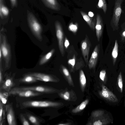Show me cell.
I'll list each match as a JSON object with an SVG mask.
<instances>
[{
  "mask_svg": "<svg viewBox=\"0 0 125 125\" xmlns=\"http://www.w3.org/2000/svg\"><path fill=\"white\" fill-rule=\"evenodd\" d=\"M23 108L28 107H57L59 103L48 101H27L22 104Z\"/></svg>",
  "mask_w": 125,
  "mask_h": 125,
  "instance_id": "obj_1",
  "label": "cell"
},
{
  "mask_svg": "<svg viewBox=\"0 0 125 125\" xmlns=\"http://www.w3.org/2000/svg\"><path fill=\"white\" fill-rule=\"evenodd\" d=\"M28 21L30 28L33 34L39 40L41 41L42 40V29L41 25L31 14L28 15Z\"/></svg>",
  "mask_w": 125,
  "mask_h": 125,
  "instance_id": "obj_2",
  "label": "cell"
},
{
  "mask_svg": "<svg viewBox=\"0 0 125 125\" xmlns=\"http://www.w3.org/2000/svg\"><path fill=\"white\" fill-rule=\"evenodd\" d=\"M11 89L18 90H30L44 94L52 93L55 92V91L54 89L51 87L42 85L16 87L12 88Z\"/></svg>",
  "mask_w": 125,
  "mask_h": 125,
  "instance_id": "obj_3",
  "label": "cell"
},
{
  "mask_svg": "<svg viewBox=\"0 0 125 125\" xmlns=\"http://www.w3.org/2000/svg\"><path fill=\"white\" fill-rule=\"evenodd\" d=\"M0 48L4 58L6 68L9 67L11 58V52L10 46L7 42L6 36H2V40L0 41Z\"/></svg>",
  "mask_w": 125,
  "mask_h": 125,
  "instance_id": "obj_4",
  "label": "cell"
},
{
  "mask_svg": "<svg viewBox=\"0 0 125 125\" xmlns=\"http://www.w3.org/2000/svg\"><path fill=\"white\" fill-rule=\"evenodd\" d=\"M55 28L59 49L61 54L63 56L64 53V34L62 27L58 22L55 23Z\"/></svg>",
  "mask_w": 125,
  "mask_h": 125,
  "instance_id": "obj_5",
  "label": "cell"
},
{
  "mask_svg": "<svg viewBox=\"0 0 125 125\" xmlns=\"http://www.w3.org/2000/svg\"><path fill=\"white\" fill-rule=\"evenodd\" d=\"M43 94L30 90H18L12 89L9 92V95H15L25 97L36 96L42 95Z\"/></svg>",
  "mask_w": 125,
  "mask_h": 125,
  "instance_id": "obj_6",
  "label": "cell"
},
{
  "mask_svg": "<svg viewBox=\"0 0 125 125\" xmlns=\"http://www.w3.org/2000/svg\"><path fill=\"white\" fill-rule=\"evenodd\" d=\"M123 0H116L115 2L112 21L116 27L118 26L122 12L121 4Z\"/></svg>",
  "mask_w": 125,
  "mask_h": 125,
  "instance_id": "obj_7",
  "label": "cell"
},
{
  "mask_svg": "<svg viewBox=\"0 0 125 125\" xmlns=\"http://www.w3.org/2000/svg\"><path fill=\"white\" fill-rule=\"evenodd\" d=\"M102 90L99 93L102 97L110 102H116L118 101L116 96L106 87L102 84Z\"/></svg>",
  "mask_w": 125,
  "mask_h": 125,
  "instance_id": "obj_8",
  "label": "cell"
},
{
  "mask_svg": "<svg viewBox=\"0 0 125 125\" xmlns=\"http://www.w3.org/2000/svg\"><path fill=\"white\" fill-rule=\"evenodd\" d=\"M91 42L87 36L82 41L81 44V49L84 60L86 63L88 62L89 55L91 47Z\"/></svg>",
  "mask_w": 125,
  "mask_h": 125,
  "instance_id": "obj_9",
  "label": "cell"
},
{
  "mask_svg": "<svg viewBox=\"0 0 125 125\" xmlns=\"http://www.w3.org/2000/svg\"><path fill=\"white\" fill-rule=\"evenodd\" d=\"M7 122L9 125H17L15 113L12 106L8 104L5 106Z\"/></svg>",
  "mask_w": 125,
  "mask_h": 125,
  "instance_id": "obj_10",
  "label": "cell"
},
{
  "mask_svg": "<svg viewBox=\"0 0 125 125\" xmlns=\"http://www.w3.org/2000/svg\"><path fill=\"white\" fill-rule=\"evenodd\" d=\"M33 76L38 80L45 82H54L56 80L52 75L40 73H32L26 74Z\"/></svg>",
  "mask_w": 125,
  "mask_h": 125,
  "instance_id": "obj_11",
  "label": "cell"
},
{
  "mask_svg": "<svg viewBox=\"0 0 125 125\" xmlns=\"http://www.w3.org/2000/svg\"><path fill=\"white\" fill-rule=\"evenodd\" d=\"M100 49V45L98 44L95 47L89 61L88 66L90 69L94 68L97 63Z\"/></svg>",
  "mask_w": 125,
  "mask_h": 125,
  "instance_id": "obj_12",
  "label": "cell"
},
{
  "mask_svg": "<svg viewBox=\"0 0 125 125\" xmlns=\"http://www.w3.org/2000/svg\"><path fill=\"white\" fill-rule=\"evenodd\" d=\"M15 84L12 78L7 76L3 83L0 85V90L9 92Z\"/></svg>",
  "mask_w": 125,
  "mask_h": 125,
  "instance_id": "obj_13",
  "label": "cell"
},
{
  "mask_svg": "<svg viewBox=\"0 0 125 125\" xmlns=\"http://www.w3.org/2000/svg\"><path fill=\"white\" fill-rule=\"evenodd\" d=\"M96 20V23L95 28L96 36L98 41L99 42L102 34L103 25L102 19L99 15H97V16Z\"/></svg>",
  "mask_w": 125,
  "mask_h": 125,
  "instance_id": "obj_14",
  "label": "cell"
},
{
  "mask_svg": "<svg viewBox=\"0 0 125 125\" xmlns=\"http://www.w3.org/2000/svg\"><path fill=\"white\" fill-rule=\"evenodd\" d=\"M25 114L29 121L32 124L41 125L42 120L38 117L29 112H26Z\"/></svg>",
  "mask_w": 125,
  "mask_h": 125,
  "instance_id": "obj_15",
  "label": "cell"
},
{
  "mask_svg": "<svg viewBox=\"0 0 125 125\" xmlns=\"http://www.w3.org/2000/svg\"><path fill=\"white\" fill-rule=\"evenodd\" d=\"M55 51V49H53L46 54L42 56L40 60L39 65H43L48 62L52 56Z\"/></svg>",
  "mask_w": 125,
  "mask_h": 125,
  "instance_id": "obj_16",
  "label": "cell"
},
{
  "mask_svg": "<svg viewBox=\"0 0 125 125\" xmlns=\"http://www.w3.org/2000/svg\"><path fill=\"white\" fill-rule=\"evenodd\" d=\"M38 81L33 76L26 74L20 79L19 81L21 83H31L37 82Z\"/></svg>",
  "mask_w": 125,
  "mask_h": 125,
  "instance_id": "obj_17",
  "label": "cell"
},
{
  "mask_svg": "<svg viewBox=\"0 0 125 125\" xmlns=\"http://www.w3.org/2000/svg\"><path fill=\"white\" fill-rule=\"evenodd\" d=\"M118 44L117 41L116 40L115 41V45L112 53L113 64L114 65H115L116 62L117 58L118 56Z\"/></svg>",
  "mask_w": 125,
  "mask_h": 125,
  "instance_id": "obj_18",
  "label": "cell"
},
{
  "mask_svg": "<svg viewBox=\"0 0 125 125\" xmlns=\"http://www.w3.org/2000/svg\"><path fill=\"white\" fill-rule=\"evenodd\" d=\"M88 102L89 100L86 99L76 108L73 109L72 110V112L73 113H76L83 110L85 107Z\"/></svg>",
  "mask_w": 125,
  "mask_h": 125,
  "instance_id": "obj_19",
  "label": "cell"
},
{
  "mask_svg": "<svg viewBox=\"0 0 125 125\" xmlns=\"http://www.w3.org/2000/svg\"><path fill=\"white\" fill-rule=\"evenodd\" d=\"M84 20L86 22L90 28L93 29H95V24L89 16L84 13L81 12Z\"/></svg>",
  "mask_w": 125,
  "mask_h": 125,
  "instance_id": "obj_20",
  "label": "cell"
},
{
  "mask_svg": "<svg viewBox=\"0 0 125 125\" xmlns=\"http://www.w3.org/2000/svg\"><path fill=\"white\" fill-rule=\"evenodd\" d=\"M79 79L80 83L82 90H83L86 84V79L83 71L81 70L80 72Z\"/></svg>",
  "mask_w": 125,
  "mask_h": 125,
  "instance_id": "obj_21",
  "label": "cell"
},
{
  "mask_svg": "<svg viewBox=\"0 0 125 125\" xmlns=\"http://www.w3.org/2000/svg\"><path fill=\"white\" fill-rule=\"evenodd\" d=\"M8 96H9V92L0 90V101L3 104H5L6 103Z\"/></svg>",
  "mask_w": 125,
  "mask_h": 125,
  "instance_id": "obj_22",
  "label": "cell"
},
{
  "mask_svg": "<svg viewBox=\"0 0 125 125\" xmlns=\"http://www.w3.org/2000/svg\"><path fill=\"white\" fill-rule=\"evenodd\" d=\"M98 6L99 8L102 9L105 13L107 9V6L105 0H99Z\"/></svg>",
  "mask_w": 125,
  "mask_h": 125,
  "instance_id": "obj_23",
  "label": "cell"
},
{
  "mask_svg": "<svg viewBox=\"0 0 125 125\" xmlns=\"http://www.w3.org/2000/svg\"><path fill=\"white\" fill-rule=\"evenodd\" d=\"M62 70L63 74L67 79L68 81L70 83H71L72 82V79L68 70L66 68L63 66L62 67Z\"/></svg>",
  "mask_w": 125,
  "mask_h": 125,
  "instance_id": "obj_24",
  "label": "cell"
},
{
  "mask_svg": "<svg viewBox=\"0 0 125 125\" xmlns=\"http://www.w3.org/2000/svg\"><path fill=\"white\" fill-rule=\"evenodd\" d=\"M117 83L120 91L121 93H122L123 89V82L121 72H120L117 78Z\"/></svg>",
  "mask_w": 125,
  "mask_h": 125,
  "instance_id": "obj_25",
  "label": "cell"
},
{
  "mask_svg": "<svg viewBox=\"0 0 125 125\" xmlns=\"http://www.w3.org/2000/svg\"><path fill=\"white\" fill-rule=\"evenodd\" d=\"M20 117L21 122L23 125H30L28 121L25 116L22 114L20 115Z\"/></svg>",
  "mask_w": 125,
  "mask_h": 125,
  "instance_id": "obj_26",
  "label": "cell"
},
{
  "mask_svg": "<svg viewBox=\"0 0 125 125\" xmlns=\"http://www.w3.org/2000/svg\"><path fill=\"white\" fill-rule=\"evenodd\" d=\"M0 13L5 16H7L8 15L9 11L8 8L6 6L3 5H0Z\"/></svg>",
  "mask_w": 125,
  "mask_h": 125,
  "instance_id": "obj_27",
  "label": "cell"
},
{
  "mask_svg": "<svg viewBox=\"0 0 125 125\" xmlns=\"http://www.w3.org/2000/svg\"><path fill=\"white\" fill-rule=\"evenodd\" d=\"M78 26L77 24H74L71 23L68 27V29L69 31L74 33L76 32L78 30Z\"/></svg>",
  "mask_w": 125,
  "mask_h": 125,
  "instance_id": "obj_28",
  "label": "cell"
},
{
  "mask_svg": "<svg viewBox=\"0 0 125 125\" xmlns=\"http://www.w3.org/2000/svg\"><path fill=\"white\" fill-rule=\"evenodd\" d=\"M104 112L101 110H96L93 112L91 115L94 117H98L104 114Z\"/></svg>",
  "mask_w": 125,
  "mask_h": 125,
  "instance_id": "obj_29",
  "label": "cell"
},
{
  "mask_svg": "<svg viewBox=\"0 0 125 125\" xmlns=\"http://www.w3.org/2000/svg\"><path fill=\"white\" fill-rule=\"evenodd\" d=\"M109 122L107 120H98L95 121L93 123V125H102L107 124Z\"/></svg>",
  "mask_w": 125,
  "mask_h": 125,
  "instance_id": "obj_30",
  "label": "cell"
},
{
  "mask_svg": "<svg viewBox=\"0 0 125 125\" xmlns=\"http://www.w3.org/2000/svg\"><path fill=\"white\" fill-rule=\"evenodd\" d=\"M4 108L5 107H4V104L0 101V123L2 120Z\"/></svg>",
  "mask_w": 125,
  "mask_h": 125,
  "instance_id": "obj_31",
  "label": "cell"
},
{
  "mask_svg": "<svg viewBox=\"0 0 125 125\" xmlns=\"http://www.w3.org/2000/svg\"><path fill=\"white\" fill-rule=\"evenodd\" d=\"M106 76V72L105 70H103L100 72L99 77L100 79L103 82H104Z\"/></svg>",
  "mask_w": 125,
  "mask_h": 125,
  "instance_id": "obj_32",
  "label": "cell"
},
{
  "mask_svg": "<svg viewBox=\"0 0 125 125\" xmlns=\"http://www.w3.org/2000/svg\"><path fill=\"white\" fill-rule=\"evenodd\" d=\"M75 57L74 55L73 58L69 59L68 63V64L72 66L73 68L75 63Z\"/></svg>",
  "mask_w": 125,
  "mask_h": 125,
  "instance_id": "obj_33",
  "label": "cell"
},
{
  "mask_svg": "<svg viewBox=\"0 0 125 125\" xmlns=\"http://www.w3.org/2000/svg\"><path fill=\"white\" fill-rule=\"evenodd\" d=\"M6 112L5 108L4 110L2 120L1 122L0 123V125H4L5 123V121L6 116Z\"/></svg>",
  "mask_w": 125,
  "mask_h": 125,
  "instance_id": "obj_34",
  "label": "cell"
},
{
  "mask_svg": "<svg viewBox=\"0 0 125 125\" xmlns=\"http://www.w3.org/2000/svg\"><path fill=\"white\" fill-rule=\"evenodd\" d=\"M62 96L65 100H68L70 98L69 93L68 92H66L63 94Z\"/></svg>",
  "mask_w": 125,
  "mask_h": 125,
  "instance_id": "obj_35",
  "label": "cell"
},
{
  "mask_svg": "<svg viewBox=\"0 0 125 125\" xmlns=\"http://www.w3.org/2000/svg\"><path fill=\"white\" fill-rule=\"evenodd\" d=\"M64 45L66 49L67 48L69 45V41L66 37H65V38Z\"/></svg>",
  "mask_w": 125,
  "mask_h": 125,
  "instance_id": "obj_36",
  "label": "cell"
},
{
  "mask_svg": "<svg viewBox=\"0 0 125 125\" xmlns=\"http://www.w3.org/2000/svg\"><path fill=\"white\" fill-rule=\"evenodd\" d=\"M2 70L1 66L0 70V85H1L3 82L4 80H3Z\"/></svg>",
  "mask_w": 125,
  "mask_h": 125,
  "instance_id": "obj_37",
  "label": "cell"
},
{
  "mask_svg": "<svg viewBox=\"0 0 125 125\" xmlns=\"http://www.w3.org/2000/svg\"><path fill=\"white\" fill-rule=\"evenodd\" d=\"M46 0L48 3L51 5H54L55 4L56 2L55 0Z\"/></svg>",
  "mask_w": 125,
  "mask_h": 125,
  "instance_id": "obj_38",
  "label": "cell"
},
{
  "mask_svg": "<svg viewBox=\"0 0 125 125\" xmlns=\"http://www.w3.org/2000/svg\"><path fill=\"white\" fill-rule=\"evenodd\" d=\"M12 6H14L16 4V0H10Z\"/></svg>",
  "mask_w": 125,
  "mask_h": 125,
  "instance_id": "obj_39",
  "label": "cell"
},
{
  "mask_svg": "<svg viewBox=\"0 0 125 125\" xmlns=\"http://www.w3.org/2000/svg\"><path fill=\"white\" fill-rule=\"evenodd\" d=\"M88 15L91 17H92L94 16V14L92 12L90 11L88 12Z\"/></svg>",
  "mask_w": 125,
  "mask_h": 125,
  "instance_id": "obj_40",
  "label": "cell"
},
{
  "mask_svg": "<svg viewBox=\"0 0 125 125\" xmlns=\"http://www.w3.org/2000/svg\"><path fill=\"white\" fill-rule=\"evenodd\" d=\"M2 51L0 49V62H1V57H2Z\"/></svg>",
  "mask_w": 125,
  "mask_h": 125,
  "instance_id": "obj_41",
  "label": "cell"
},
{
  "mask_svg": "<svg viewBox=\"0 0 125 125\" xmlns=\"http://www.w3.org/2000/svg\"><path fill=\"white\" fill-rule=\"evenodd\" d=\"M122 36L124 37H125V31H124L122 34Z\"/></svg>",
  "mask_w": 125,
  "mask_h": 125,
  "instance_id": "obj_42",
  "label": "cell"
},
{
  "mask_svg": "<svg viewBox=\"0 0 125 125\" xmlns=\"http://www.w3.org/2000/svg\"><path fill=\"white\" fill-rule=\"evenodd\" d=\"M68 125V124H59L58 125Z\"/></svg>",
  "mask_w": 125,
  "mask_h": 125,
  "instance_id": "obj_43",
  "label": "cell"
}]
</instances>
